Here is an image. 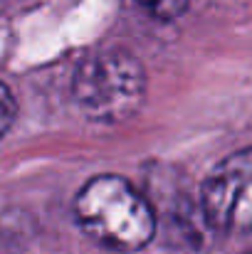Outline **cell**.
<instances>
[{
	"label": "cell",
	"instance_id": "6da1fadb",
	"mask_svg": "<svg viewBox=\"0 0 252 254\" xmlns=\"http://www.w3.org/2000/svg\"><path fill=\"white\" fill-rule=\"evenodd\" d=\"M75 215L94 242L121 252L144 247L156 230L149 200L119 175L91 178L75 197Z\"/></svg>",
	"mask_w": 252,
	"mask_h": 254
},
{
	"label": "cell",
	"instance_id": "7a4b0ae2",
	"mask_svg": "<svg viewBox=\"0 0 252 254\" xmlns=\"http://www.w3.org/2000/svg\"><path fill=\"white\" fill-rule=\"evenodd\" d=\"M72 94L86 119L116 124L141 109L146 99V69L124 50L96 52L77 67Z\"/></svg>",
	"mask_w": 252,
	"mask_h": 254
},
{
	"label": "cell",
	"instance_id": "3957f363",
	"mask_svg": "<svg viewBox=\"0 0 252 254\" xmlns=\"http://www.w3.org/2000/svg\"><path fill=\"white\" fill-rule=\"evenodd\" d=\"M250 175H252V151L243 148L228 156L213 170L200 192L203 215L210 227L225 232L235 227L238 217H248L250 207Z\"/></svg>",
	"mask_w": 252,
	"mask_h": 254
},
{
	"label": "cell",
	"instance_id": "277c9868",
	"mask_svg": "<svg viewBox=\"0 0 252 254\" xmlns=\"http://www.w3.org/2000/svg\"><path fill=\"white\" fill-rule=\"evenodd\" d=\"M129 2L156 20H175L188 7V0H129Z\"/></svg>",
	"mask_w": 252,
	"mask_h": 254
},
{
	"label": "cell",
	"instance_id": "5b68a950",
	"mask_svg": "<svg viewBox=\"0 0 252 254\" xmlns=\"http://www.w3.org/2000/svg\"><path fill=\"white\" fill-rule=\"evenodd\" d=\"M15 114H17V104H15V96L7 86L0 82V138L7 133V128L12 126L15 121Z\"/></svg>",
	"mask_w": 252,
	"mask_h": 254
}]
</instances>
